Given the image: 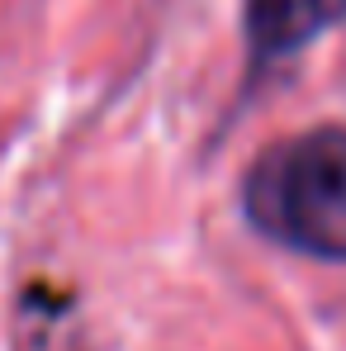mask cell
Here are the masks:
<instances>
[{
	"label": "cell",
	"instance_id": "cell-1",
	"mask_svg": "<svg viewBox=\"0 0 346 351\" xmlns=\"http://www.w3.org/2000/svg\"><path fill=\"white\" fill-rule=\"evenodd\" d=\"M247 214L294 252L346 261V133L318 128L271 147L247 180Z\"/></svg>",
	"mask_w": 346,
	"mask_h": 351
},
{
	"label": "cell",
	"instance_id": "cell-2",
	"mask_svg": "<svg viewBox=\"0 0 346 351\" xmlns=\"http://www.w3.org/2000/svg\"><path fill=\"white\" fill-rule=\"evenodd\" d=\"M346 0H247V34L261 58H280L323 34Z\"/></svg>",
	"mask_w": 346,
	"mask_h": 351
}]
</instances>
